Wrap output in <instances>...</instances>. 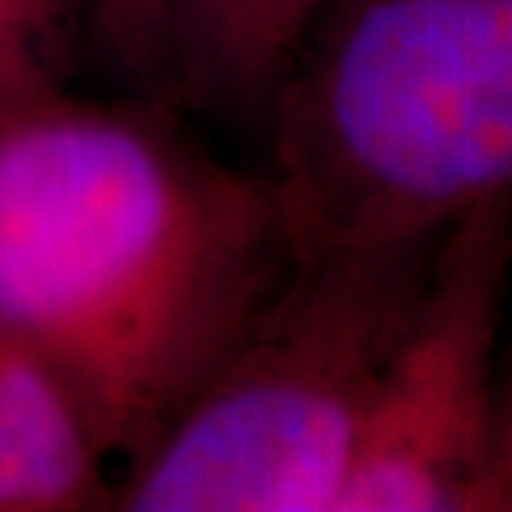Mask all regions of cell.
Returning a JSON list of instances; mask_svg holds the SVG:
<instances>
[{"instance_id": "obj_4", "label": "cell", "mask_w": 512, "mask_h": 512, "mask_svg": "<svg viewBox=\"0 0 512 512\" xmlns=\"http://www.w3.org/2000/svg\"><path fill=\"white\" fill-rule=\"evenodd\" d=\"M509 276L512 190L439 233L336 512H476L503 403Z\"/></svg>"}, {"instance_id": "obj_7", "label": "cell", "mask_w": 512, "mask_h": 512, "mask_svg": "<svg viewBox=\"0 0 512 512\" xmlns=\"http://www.w3.org/2000/svg\"><path fill=\"white\" fill-rule=\"evenodd\" d=\"M87 47V0H0V104L70 87Z\"/></svg>"}, {"instance_id": "obj_3", "label": "cell", "mask_w": 512, "mask_h": 512, "mask_svg": "<svg viewBox=\"0 0 512 512\" xmlns=\"http://www.w3.org/2000/svg\"><path fill=\"white\" fill-rule=\"evenodd\" d=\"M436 240L293 253L200 393L117 476L110 509H340Z\"/></svg>"}, {"instance_id": "obj_6", "label": "cell", "mask_w": 512, "mask_h": 512, "mask_svg": "<svg viewBox=\"0 0 512 512\" xmlns=\"http://www.w3.org/2000/svg\"><path fill=\"white\" fill-rule=\"evenodd\" d=\"M326 0H177L180 104L266 124Z\"/></svg>"}, {"instance_id": "obj_8", "label": "cell", "mask_w": 512, "mask_h": 512, "mask_svg": "<svg viewBox=\"0 0 512 512\" xmlns=\"http://www.w3.org/2000/svg\"><path fill=\"white\" fill-rule=\"evenodd\" d=\"M90 44L140 97L180 104L177 0H87Z\"/></svg>"}, {"instance_id": "obj_1", "label": "cell", "mask_w": 512, "mask_h": 512, "mask_svg": "<svg viewBox=\"0 0 512 512\" xmlns=\"http://www.w3.org/2000/svg\"><path fill=\"white\" fill-rule=\"evenodd\" d=\"M293 263L266 173L153 97L0 104V326L70 383L120 473L200 393Z\"/></svg>"}, {"instance_id": "obj_5", "label": "cell", "mask_w": 512, "mask_h": 512, "mask_svg": "<svg viewBox=\"0 0 512 512\" xmlns=\"http://www.w3.org/2000/svg\"><path fill=\"white\" fill-rule=\"evenodd\" d=\"M110 469L70 383L0 326V512L110 509Z\"/></svg>"}, {"instance_id": "obj_9", "label": "cell", "mask_w": 512, "mask_h": 512, "mask_svg": "<svg viewBox=\"0 0 512 512\" xmlns=\"http://www.w3.org/2000/svg\"><path fill=\"white\" fill-rule=\"evenodd\" d=\"M476 512H512V389H503L493 456H489Z\"/></svg>"}, {"instance_id": "obj_2", "label": "cell", "mask_w": 512, "mask_h": 512, "mask_svg": "<svg viewBox=\"0 0 512 512\" xmlns=\"http://www.w3.org/2000/svg\"><path fill=\"white\" fill-rule=\"evenodd\" d=\"M266 130L293 253L439 237L512 190V0H326Z\"/></svg>"}]
</instances>
